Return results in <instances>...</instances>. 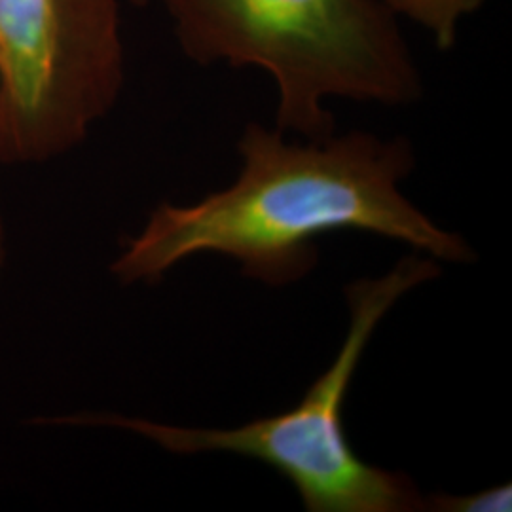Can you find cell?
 <instances>
[{
	"label": "cell",
	"mask_w": 512,
	"mask_h": 512,
	"mask_svg": "<svg viewBox=\"0 0 512 512\" xmlns=\"http://www.w3.org/2000/svg\"><path fill=\"white\" fill-rule=\"evenodd\" d=\"M194 63L258 69L277 90L275 129L334 133L330 99L403 107L423 93L408 40L376 0H158Z\"/></svg>",
	"instance_id": "7a4b0ae2"
},
{
	"label": "cell",
	"mask_w": 512,
	"mask_h": 512,
	"mask_svg": "<svg viewBox=\"0 0 512 512\" xmlns=\"http://www.w3.org/2000/svg\"><path fill=\"white\" fill-rule=\"evenodd\" d=\"M397 19L416 23L435 46L446 52L458 44L459 29L465 19L475 16L490 0H376Z\"/></svg>",
	"instance_id": "5b68a950"
},
{
	"label": "cell",
	"mask_w": 512,
	"mask_h": 512,
	"mask_svg": "<svg viewBox=\"0 0 512 512\" xmlns=\"http://www.w3.org/2000/svg\"><path fill=\"white\" fill-rule=\"evenodd\" d=\"M131 4H137V6H143V4H147V0H129Z\"/></svg>",
	"instance_id": "ba28073f"
},
{
	"label": "cell",
	"mask_w": 512,
	"mask_h": 512,
	"mask_svg": "<svg viewBox=\"0 0 512 512\" xmlns=\"http://www.w3.org/2000/svg\"><path fill=\"white\" fill-rule=\"evenodd\" d=\"M439 275V260L408 255L382 277L349 283V329L342 348L300 403L281 414L234 429L175 427L118 414L54 421L128 429L173 454L228 452L262 461L293 484L308 512L425 511V495L410 476L374 467L355 454L346 437L344 404L380 321L404 294Z\"/></svg>",
	"instance_id": "3957f363"
},
{
	"label": "cell",
	"mask_w": 512,
	"mask_h": 512,
	"mask_svg": "<svg viewBox=\"0 0 512 512\" xmlns=\"http://www.w3.org/2000/svg\"><path fill=\"white\" fill-rule=\"evenodd\" d=\"M124 78L120 0H0V162L80 145Z\"/></svg>",
	"instance_id": "277c9868"
},
{
	"label": "cell",
	"mask_w": 512,
	"mask_h": 512,
	"mask_svg": "<svg viewBox=\"0 0 512 512\" xmlns=\"http://www.w3.org/2000/svg\"><path fill=\"white\" fill-rule=\"evenodd\" d=\"M2 251L4 247H2V226H0V262H2Z\"/></svg>",
	"instance_id": "52a82bcc"
},
{
	"label": "cell",
	"mask_w": 512,
	"mask_h": 512,
	"mask_svg": "<svg viewBox=\"0 0 512 512\" xmlns=\"http://www.w3.org/2000/svg\"><path fill=\"white\" fill-rule=\"evenodd\" d=\"M512 486L501 484L476 494L425 495V511L437 512H494L511 511Z\"/></svg>",
	"instance_id": "8992f818"
},
{
	"label": "cell",
	"mask_w": 512,
	"mask_h": 512,
	"mask_svg": "<svg viewBox=\"0 0 512 512\" xmlns=\"http://www.w3.org/2000/svg\"><path fill=\"white\" fill-rule=\"evenodd\" d=\"M238 152L234 183L198 203L156 207L112 274L124 285L156 283L186 258L211 253L236 260L249 279L285 287L315 268V239L349 230L401 241L439 262L476 258L463 236L442 230L401 192L416 165L403 137L349 131L298 143L247 124Z\"/></svg>",
	"instance_id": "6da1fadb"
}]
</instances>
